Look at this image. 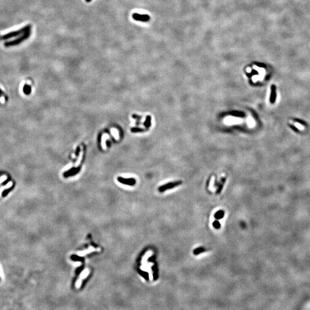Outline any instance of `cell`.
I'll use <instances>...</instances> for the list:
<instances>
[{"mask_svg":"<svg viewBox=\"0 0 310 310\" xmlns=\"http://www.w3.org/2000/svg\"><path fill=\"white\" fill-rule=\"evenodd\" d=\"M132 117H133V118L136 119V120H140L142 118V117H141V116H139L138 115H136V114L132 115Z\"/></svg>","mask_w":310,"mask_h":310,"instance_id":"obj_22","label":"cell"},{"mask_svg":"<svg viewBox=\"0 0 310 310\" xmlns=\"http://www.w3.org/2000/svg\"><path fill=\"white\" fill-rule=\"evenodd\" d=\"M276 99V87L275 85H272L271 86V93L270 95V102L271 103H275Z\"/></svg>","mask_w":310,"mask_h":310,"instance_id":"obj_7","label":"cell"},{"mask_svg":"<svg viewBox=\"0 0 310 310\" xmlns=\"http://www.w3.org/2000/svg\"><path fill=\"white\" fill-rule=\"evenodd\" d=\"M91 1V0H86L87 2H90Z\"/></svg>","mask_w":310,"mask_h":310,"instance_id":"obj_23","label":"cell"},{"mask_svg":"<svg viewBox=\"0 0 310 310\" xmlns=\"http://www.w3.org/2000/svg\"><path fill=\"white\" fill-rule=\"evenodd\" d=\"M152 270H153V280H156L158 279V268H157V266L156 264L153 266Z\"/></svg>","mask_w":310,"mask_h":310,"instance_id":"obj_9","label":"cell"},{"mask_svg":"<svg viewBox=\"0 0 310 310\" xmlns=\"http://www.w3.org/2000/svg\"><path fill=\"white\" fill-rule=\"evenodd\" d=\"M80 152H81V148H80L79 146H78L77 149H76L75 153V156H77V157H78V156H79Z\"/></svg>","mask_w":310,"mask_h":310,"instance_id":"obj_21","label":"cell"},{"mask_svg":"<svg viewBox=\"0 0 310 310\" xmlns=\"http://www.w3.org/2000/svg\"><path fill=\"white\" fill-rule=\"evenodd\" d=\"M29 30H31V26H30V25H28L26 26H24V27L22 28L21 29H20L19 30L11 32L4 34V36H2L1 39L2 40L9 39L10 38H12V37L20 36L21 34L26 32L29 31Z\"/></svg>","mask_w":310,"mask_h":310,"instance_id":"obj_1","label":"cell"},{"mask_svg":"<svg viewBox=\"0 0 310 310\" xmlns=\"http://www.w3.org/2000/svg\"><path fill=\"white\" fill-rule=\"evenodd\" d=\"M30 32H31V30H29V31L26 32L24 33V34H21L20 36L18 37V38L14 40L5 43V46L6 47H9L15 46V45H18L19 44H20L21 43L23 42L25 40H26L28 38H29V36H30Z\"/></svg>","mask_w":310,"mask_h":310,"instance_id":"obj_2","label":"cell"},{"mask_svg":"<svg viewBox=\"0 0 310 310\" xmlns=\"http://www.w3.org/2000/svg\"><path fill=\"white\" fill-rule=\"evenodd\" d=\"M144 125L146 128H150L151 125V117L150 116H148L146 117V120L144 123Z\"/></svg>","mask_w":310,"mask_h":310,"instance_id":"obj_12","label":"cell"},{"mask_svg":"<svg viewBox=\"0 0 310 310\" xmlns=\"http://www.w3.org/2000/svg\"><path fill=\"white\" fill-rule=\"evenodd\" d=\"M131 132L133 133H137V132H143L145 131L144 129L141 128H138V127H134V128H131Z\"/></svg>","mask_w":310,"mask_h":310,"instance_id":"obj_15","label":"cell"},{"mask_svg":"<svg viewBox=\"0 0 310 310\" xmlns=\"http://www.w3.org/2000/svg\"><path fill=\"white\" fill-rule=\"evenodd\" d=\"M212 226H213L214 228H215L216 229H219V228H220V224L218 220H215V221H214L213 223H212Z\"/></svg>","mask_w":310,"mask_h":310,"instance_id":"obj_17","label":"cell"},{"mask_svg":"<svg viewBox=\"0 0 310 310\" xmlns=\"http://www.w3.org/2000/svg\"><path fill=\"white\" fill-rule=\"evenodd\" d=\"M138 272L139 274H140V275H141V276H142V277L145 279V280H149V275H148V273H147V272H144V271H141V270H140V269L138 270Z\"/></svg>","mask_w":310,"mask_h":310,"instance_id":"obj_14","label":"cell"},{"mask_svg":"<svg viewBox=\"0 0 310 310\" xmlns=\"http://www.w3.org/2000/svg\"><path fill=\"white\" fill-rule=\"evenodd\" d=\"M93 251H95V249H94V248H90V249L87 250H85V252H79V253H78V254L80 256H84V255L88 253H90V252H93Z\"/></svg>","mask_w":310,"mask_h":310,"instance_id":"obj_16","label":"cell"},{"mask_svg":"<svg viewBox=\"0 0 310 310\" xmlns=\"http://www.w3.org/2000/svg\"><path fill=\"white\" fill-rule=\"evenodd\" d=\"M88 275H89V271H88V269L85 270V271H84L83 272H82V273L81 274V276H80L79 279V280H78V281H77V287H78H78L81 285V283H82L81 282H82V280L83 279H85V278H86V276H87Z\"/></svg>","mask_w":310,"mask_h":310,"instance_id":"obj_8","label":"cell"},{"mask_svg":"<svg viewBox=\"0 0 310 310\" xmlns=\"http://www.w3.org/2000/svg\"><path fill=\"white\" fill-rule=\"evenodd\" d=\"M293 120H294V121H295V122L299 123V124H301V125H302L307 126V123H306L304 121H303V120H300V119H299V118H295V119H293Z\"/></svg>","mask_w":310,"mask_h":310,"instance_id":"obj_18","label":"cell"},{"mask_svg":"<svg viewBox=\"0 0 310 310\" xmlns=\"http://www.w3.org/2000/svg\"><path fill=\"white\" fill-rule=\"evenodd\" d=\"M181 184H182V181H174V182L168 183L160 186V187L158 189L160 192H163L167 190V189H172V188H173L176 187H177L178 185H179Z\"/></svg>","mask_w":310,"mask_h":310,"instance_id":"obj_3","label":"cell"},{"mask_svg":"<svg viewBox=\"0 0 310 310\" xmlns=\"http://www.w3.org/2000/svg\"><path fill=\"white\" fill-rule=\"evenodd\" d=\"M81 169V166H79L78 167H73L71 168V169H69V170L65 171V173H63V176H65V177H69V176H74L75 175L78 174Z\"/></svg>","mask_w":310,"mask_h":310,"instance_id":"obj_4","label":"cell"},{"mask_svg":"<svg viewBox=\"0 0 310 310\" xmlns=\"http://www.w3.org/2000/svg\"><path fill=\"white\" fill-rule=\"evenodd\" d=\"M226 181V178H224L222 179L221 180V183H219L218 184V189L216 190V194H220V192H221L222 189L223 187H224V183Z\"/></svg>","mask_w":310,"mask_h":310,"instance_id":"obj_11","label":"cell"},{"mask_svg":"<svg viewBox=\"0 0 310 310\" xmlns=\"http://www.w3.org/2000/svg\"><path fill=\"white\" fill-rule=\"evenodd\" d=\"M205 251H206V249H204V248H203V247H199V248H196V249L194 250L193 253L195 255H198L200 253H203V252H204Z\"/></svg>","mask_w":310,"mask_h":310,"instance_id":"obj_13","label":"cell"},{"mask_svg":"<svg viewBox=\"0 0 310 310\" xmlns=\"http://www.w3.org/2000/svg\"><path fill=\"white\" fill-rule=\"evenodd\" d=\"M289 127L291 128V129H292V130H293L294 131V132H297V133H299V129H298V128H296V126H294L293 125H292V124H290V125H289Z\"/></svg>","mask_w":310,"mask_h":310,"instance_id":"obj_20","label":"cell"},{"mask_svg":"<svg viewBox=\"0 0 310 310\" xmlns=\"http://www.w3.org/2000/svg\"><path fill=\"white\" fill-rule=\"evenodd\" d=\"M133 18L135 20L147 22L150 20V17L147 14H140L138 13H134L132 15Z\"/></svg>","mask_w":310,"mask_h":310,"instance_id":"obj_6","label":"cell"},{"mask_svg":"<svg viewBox=\"0 0 310 310\" xmlns=\"http://www.w3.org/2000/svg\"><path fill=\"white\" fill-rule=\"evenodd\" d=\"M224 211L219 210L215 212V214L214 215V217L216 219V220H220V219H222V218H224Z\"/></svg>","mask_w":310,"mask_h":310,"instance_id":"obj_10","label":"cell"},{"mask_svg":"<svg viewBox=\"0 0 310 310\" xmlns=\"http://www.w3.org/2000/svg\"><path fill=\"white\" fill-rule=\"evenodd\" d=\"M117 180H118V181L120 183H121L126 184V185H131V186L134 185L136 183V180H135L133 178L126 179L121 177V176H119L118 178H117Z\"/></svg>","mask_w":310,"mask_h":310,"instance_id":"obj_5","label":"cell"},{"mask_svg":"<svg viewBox=\"0 0 310 310\" xmlns=\"http://www.w3.org/2000/svg\"><path fill=\"white\" fill-rule=\"evenodd\" d=\"M30 89H31L30 87L27 85H25L24 86V91L25 93L27 94H29V93H30V91H31V90H30Z\"/></svg>","mask_w":310,"mask_h":310,"instance_id":"obj_19","label":"cell"}]
</instances>
